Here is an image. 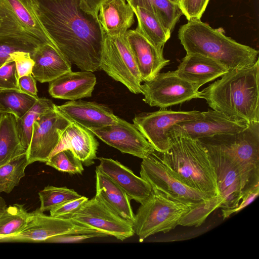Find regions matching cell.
Here are the masks:
<instances>
[{
  "instance_id": "48",
  "label": "cell",
  "mask_w": 259,
  "mask_h": 259,
  "mask_svg": "<svg viewBox=\"0 0 259 259\" xmlns=\"http://www.w3.org/2000/svg\"><path fill=\"white\" fill-rule=\"evenodd\" d=\"M3 239V237H2V236H0V242H2V241Z\"/></svg>"
},
{
  "instance_id": "24",
  "label": "cell",
  "mask_w": 259,
  "mask_h": 259,
  "mask_svg": "<svg viewBox=\"0 0 259 259\" xmlns=\"http://www.w3.org/2000/svg\"><path fill=\"white\" fill-rule=\"evenodd\" d=\"M98 15L105 34L109 36L124 35L134 22V12L125 0H104Z\"/></svg>"
},
{
  "instance_id": "43",
  "label": "cell",
  "mask_w": 259,
  "mask_h": 259,
  "mask_svg": "<svg viewBox=\"0 0 259 259\" xmlns=\"http://www.w3.org/2000/svg\"><path fill=\"white\" fill-rule=\"evenodd\" d=\"M18 85L21 92L33 97L38 98L35 80L32 74L19 78Z\"/></svg>"
},
{
  "instance_id": "23",
  "label": "cell",
  "mask_w": 259,
  "mask_h": 259,
  "mask_svg": "<svg viewBox=\"0 0 259 259\" xmlns=\"http://www.w3.org/2000/svg\"><path fill=\"white\" fill-rule=\"evenodd\" d=\"M30 56L34 62L31 74L41 83L49 82L71 71V64L53 45H40Z\"/></svg>"
},
{
  "instance_id": "41",
  "label": "cell",
  "mask_w": 259,
  "mask_h": 259,
  "mask_svg": "<svg viewBox=\"0 0 259 259\" xmlns=\"http://www.w3.org/2000/svg\"><path fill=\"white\" fill-rule=\"evenodd\" d=\"M259 184L255 186L242 197L238 205L232 208H221L223 219L229 218L233 213H236L250 204L258 196Z\"/></svg>"
},
{
  "instance_id": "6",
  "label": "cell",
  "mask_w": 259,
  "mask_h": 259,
  "mask_svg": "<svg viewBox=\"0 0 259 259\" xmlns=\"http://www.w3.org/2000/svg\"><path fill=\"white\" fill-rule=\"evenodd\" d=\"M192 208L153 190L135 215L134 233L139 241L143 242L156 233L168 232L179 225L181 220Z\"/></svg>"
},
{
  "instance_id": "1",
  "label": "cell",
  "mask_w": 259,
  "mask_h": 259,
  "mask_svg": "<svg viewBox=\"0 0 259 259\" xmlns=\"http://www.w3.org/2000/svg\"><path fill=\"white\" fill-rule=\"evenodd\" d=\"M81 0H35L44 28L58 50L81 71L100 69L105 33L98 15L81 7Z\"/></svg>"
},
{
  "instance_id": "26",
  "label": "cell",
  "mask_w": 259,
  "mask_h": 259,
  "mask_svg": "<svg viewBox=\"0 0 259 259\" xmlns=\"http://www.w3.org/2000/svg\"><path fill=\"white\" fill-rule=\"evenodd\" d=\"M26 153L17 127L16 117L12 113L0 114V166Z\"/></svg>"
},
{
  "instance_id": "36",
  "label": "cell",
  "mask_w": 259,
  "mask_h": 259,
  "mask_svg": "<svg viewBox=\"0 0 259 259\" xmlns=\"http://www.w3.org/2000/svg\"><path fill=\"white\" fill-rule=\"evenodd\" d=\"M25 40L11 36H0V67L16 52H25L31 55L38 47Z\"/></svg>"
},
{
  "instance_id": "9",
  "label": "cell",
  "mask_w": 259,
  "mask_h": 259,
  "mask_svg": "<svg viewBox=\"0 0 259 259\" xmlns=\"http://www.w3.org/2000/svg\"><path fill=\"white\" fill-rule=\"evenodd\" d=\"M100 69L131 92L142 93L140 73L125 34L117 36L106 34Z\"/></svg>"
},
{
  "instance_id": "34",
  "label": "cell",
  "mask_w": 259,
  "mask_h": 259,
  "mask_svg": "<svg viewBox=\"0 0 259 259\" xmlns=\"http://www.w3.org/2000/svg\"><path fill=\"white\" fill-rule=\"evenodd\" d=\"M223 201L220 195L215 196L204 201L191 208L181 220L179 225L196 227L200 226L213 210L221 207Z\"/></svg>"
},
{
  "instance_id": "28",
  "label": "cell",
  "mask_w": 259,
  "mask_h": 259,
  "mask_svg": "<svg viewBox=\"0 0 259 259\" xmlns=\"http://www.w3.org/2000/svg\"><path fill=\"white\" fill-rule=\"evenodd\" d=\"M132 7H140L153 13L170 33L183 15L180 6L169 0H126Z\"/></svg>"
},
{
  "instance_id": "18",
  "label": "cell",
  "mask_w": 259,
  "mask_h": 259,
  "mask_svg": "<svg viewBox=\"0 0 259 259\" xmlns=\"http://www.w3.org/2000/svg\"><path fill=\"white\" fill-rule=\"evenodd\" d=\"M125 35L142 81L152 79L169 63L170 60L163 56V50L155 47L136 29L128 30Z\"/></svg>"
},
{
  "instance_id": "10",
  "label": "cell",
  "mask_w": 259,
  "mask_h": 259,
  "mask_svg": "<svg viewBox=\"0 0 259 259\" xmlns=\"http://www.w3.org/2000/svg\"><path fill=\"white\" fill-rule=\"evenodd\" d=\"M200 88L176 75L173 71L159 73L141 84L143 101L160 108L182 104L193 99H202Z\"/></svg>"
},
{
  "instance_id": "32",
  "label": "cell",
  "mask_w": 259,
  "mask_h": 259,
  "mask_svg": "<svg viewBox=\"0 0 259 259\" xmlns=\"http://www.w3.org/2000/svg\"><path fill=\"white\" fill-rule=\"evenodd\" d=\"M38 99L21 91L0 90V102L17 118L23 117L36 103Z\"/></svg>"
},
{
  "instance_id": "12",
  "label": "cell",
  "mask_w": 259,
  "mask_h": 259,
  "mask_svg": "<svg viewBox=\"0 0 259 259\" xmlns=\"http://www.w3.org/2000/svg\"><path fill=\"white\" fill-rule=\"evenodd\" d=\"M62 218L121 241L135 234L132 223L121 218L96 196L76 212Z\"/></svg>"
},
{
  "instance_id": "49",
  "label": "cell",
  "mask_w": 259,
  "mask_h": 259,
  "mask_svg": "<svg viewBox=\"0 0 259 259\" xmlns=\"http://www.w3.org/2000/svg\"><path fill=\"white\" fill-rule=\"evenodd\" d=\"M181 1H182V0H181Z\"/></svg>"
},
{
  "instance_id": "35",
  "label": "cell",
  "mask_w": 259,
  "mask_h": 259,
  "mask_svg": "<svg viewBox=\"0 0 259 259\" xmlns=\"http://www.w3.org/2000/svg\"><path fill=\"white\" fill-rule=\"evenodd\" d=\"M45 163L59 171L69 174H81L84 170L82 162L69 149L55 153Z\"/></svg>"
},
{
  "instance_id": "11",
  "label": "cell",
  "mask_w": 259,
  "mask_h": 259,
  "mask_svg": "<svg viewBox=\"0 0 259 259\" xmlns=\"http://www.w3.org/2000/svg\"><path fill=\"white\" fill-rule=\"evenodd\" d=\"M199 111H174L160 108L152 112H142L135 115L133 124L159 153L166 151L170 147L168 133L176 124L191 121L201 116Z\"/></svg>"
},
{
  "instance_id": "40",
  "label": "cell",
  "mask_w": 259,
  "mask_h": 259,
  "mask_svg": "<svg viewBox=\"0 0 259 259\" xmlns=\"http://www.w3.org/2000/svg\"><path fill=\"white\" fill-rule=\"evenodd\" d=\"M89 200L88 198L80 197L66 202L50 211V215L64 217L76 212Z\"/></svg>"
},
{
  "instance_id": "46",
  "label": "cell",
  "mask_w": 259,
  "mask_h": 259,
  "mask_svg": "<svg viewBox=\"0 0 259 259\" xmlns=\"http://www.w3.org/2000/svg\"><path fill=\"white\" fill-rule=\"evenodd\" d=\"M9 113V112L8 111V110L7 109H6L3 106V105L0 102V114H1V113Z\"/></svg>"
},
{
  "instance_id": "5",
  "label": "cell",
  "mask_w": 259,
  "mask_h": 259,
  "mask_svg": "<svg viewBox=\"0 0 259 259\" xmlns=\"http://www.w3.org/2000/svg\"><path fill=\"white\" fill-rule=\"evenodd\" d=\"M198 140L213 164L219 194L223 200L221 208L235 207L246 193L259 184V180L248 172L215 136Z\"/></svg>"
},
{
  "instance_id": "38",
  "label": "cell",
  "mask_w": 259,
  "mask_h": 259,
  "mask_svg": "<svg viewBox=\"0 0 259 259\" xmlns=\"http://www.w3.org/2000/svg\"><path fill=\"white\" fill-rule=\"evenodd\" d=\"M209 0H182L180 8L188 21L200 19Z\"/></svg>"
},
{
  "instance_id": "17",
  "label": "cell",
  "mask_w": 259,
  "mask_h": 259,
  "mask_svg": "<svg viewBox=\"0 0 259 259\" xmlns=\"http://www.w3.org/2000/svg\"><path fill=\"white\" fill-rule=\"evenodd\" d=\"M55 109L71 122L89 130L111 124L118 118L104 105L80 99L56 105Z\"/></svg>"
},
{
  "instance_id": "39",
  "label": "cell",
  "mask_w": 259,
  "mask_h": 259,
  "mask_svg": "<svg viewBox=\"0 0 259 259\" xmlns=\"http://www.w3.org/2000/svg\"><path fill=\"white\" fill-rule=\"evenodd\" d=\"M15 62L18 77L32 73L34 62L30 54L25 52H16L10 55Z\"/></svg>"
},
{
  "instance_id": "15",
  "label": "cell",
  "mask_w": 259,
  "mask_h": 259,
  "mask_svg": "<svg viewBox=\"0 0 259 259\" xmlns=\"http://www.w3.org/2000/svg\"><path fill=\"white\" fill-rule=\"evenodd\" d=\"M90 131L104 143L122 153L142 159L155 151L134 124L119 117L111 124Z\"/></svg>"
},
{
  "instance_id": "4",
  "label": "cell",
  "mask_w": 259,
  "mask_h": 259,
  "mask_svg": "<svg viewBox=\"0 0 259 259\" xmlns=\"http://www.w3.org/2000/svg\"><path fill=\"white\" fill-rule=\"evenodd\" d=\"M168 135L169 149L158 153L174 176L188 187L211 197L220 195L213 164L200 141L170 133Z\"/></svg>"
},
{
  "instance_id": "27",
  "label": "cell",
  "mask_w": 259,
  "mask_h": 259,
  "mask_svg": "<svg viewBox=\"0 0 259 259\" xmlns=\"http://www.w3.org/2000/svg\"><path fill=\"white\" fill-rule=\"evenodd\" d=\"M132 7V6H131ZM138 20L136 30L155 47L163 50L171 33L151 12L140 7H132Z\"/></svg>"
},
{
  "instance_id": "14",
  "label": "cell",
  "mask_w": 259,
  "mask_h": 259,
  "mask_svg": "<svg viewBox=\"0 0 259 259\" xmlns=\"http://www.w3.org/2000/svg\"><path fill=\"white\" fill-rule=\"evenodd\" d=\"M71 122L56 109L36 119L26 151L28 164L46 162L57 146L61 133Z\"/></svg>"
},
{
  "instance_id": "21",
  "label": "cell",
  "mask_w": 259,
  "mask_h": 259,
  "mask_svg": "<svg viewBox=\"0 0 259 259\" xmlns=\"http://www.w3.org/2000/svg\"><path fill=\"white\" fill-rule=\"evenodd\" d=\"M228 71L218 61L198 54L188 53L174 73L183 79L200 87Z\"/></svg>"
},
{
  "instance_id": "25",
  "label": "cell",
  "mask_w": 259,
  "mask_h": 259,
  "mask_svg": "<svg viewBox=\"0 0 259 259\" xmlns=\"http://www.w3.org/2000/svg\"><path fill=\"white\" fill-rule=\"evenodd\" d=\"M96 196L123 219L133 224L135 214L131 199L112 179L98 168L96 170Z\"/></svg>"
},
{
  "instance_id": "33",
  "label": "cell",
  "mask_w": 259,
  "mask_h": 259,
  "mask_svg": "<svg viewBox=\"0 0 259 259\" xmlns=\"http://www.w3.org/2000/svg\"><path fill=\"white\" fill-rule=\"evenodd\" d=\"M38 196L40 202L39 209L42 212L50 211L66 202L81 196L73 189L53 186L45 187L39 191Z\"/></svg>"
},
{
  "instance_id": "37",
  "label": "cell",
  "mask_w": 259,
  "mask_h": 259,
  "mask_svg": "<svg viewBox=\"0 0 259 259\" xmlns=\"http://www.w3.org/2000/svg\"><path fill=\"white\" fill-rule=\"evenodd\" d=\"M18 79L15 63L10 57L0 67V90L20 91Z\"/></svg>"
},
{
  "instance_id": "16",
  "label": "cell",
  "mask_w": 259,
  "mask_h": 259,
  "mask_svg": "<svg viewBox=\"0 0 259 259\" xmlns=\"http://www.w3.org/2000/svg\"><path fill=\"white\" fill-rule=\"evenodd\" d=\"M201 114L195 120L175 125L169 133L198 140L216 135L236 133L246 128L249 123L232 119L212 109L201 112Z\"/></svg>"
},
{
  "instance_id": "22",
  "label": "cell",
  "mask_w": 259,
  "mask_h": 259,
  "mask_svg": "<svg viewBox=\"0 0 259 259\" xmlns=\"http://www.w3.org/2000/svg\"><path fill=\"white\" fill-rule=\"evenodd\" d=\"M96 83L92 72L71 71L49 82V93L55 98L76 100L91 97Z\"/></svg>"
},
{
  "instance_id": "29",
  "label": "cell",
  "mask_w": 259,
  "mask_h": 259,
  "mask_svg": "<svg viewBox=\"0 0 259 259\" xmlns=\"http://www.w3.org/2000/svg\"><path fill=\"white\" fill-rule=\"evenodd\" d=\"M55 107L56 105L51 100L38 98L36 103L23 117L17 118L21 142L26 151L30 143L34 121L43 114L55 110Z\"/></svg>"
},
{
  "instance_id": "31",
  "label": "cell",
  "mask_w": 259,
  "mask_h": 259,
  "mask_svg": "<svg viewBox=\"0 0 259 259\" xmlns=\"http://www.w3.org/2000/svg\"><path fill=\"white\" fill-rule=\"evenodd\" d=\"M28 165L25 153L0 166V193H9L18 186Z\"/></svg>"
},
{
  "instance_id": "19",
  "label": "cell",
  "mask_w": 259,
  "mask_h": 259,
  "mask_svg": "<svg viewBox=\"0 0 259 259\" xmlns=\"http://www.w3.org/2000/svg\"><path fill=\"white\" fill-rule=\"evenodd\" d=\"M97 167L117 183L131 199L142 203L151 195L150 185L141 177H138L128 167L117 160L100 157Z\"/></svg>"
},
{
  "instance_id": "13",
  "label": "cell",
  "mask_w": 259,
  "mask_h": 259,
  "mask_svg": "<svg viewBox=\"0 0 259 259\" xmlns=\"http://www.w3.org/2000/svg\"><path fill=\"white\" fill-rule=\"evenodd\" d=\"M72 233H94L108 236L96 230L77 224L70 219L47 215L39 208L30 212L26 225L18 233L4 239L8 241H46L57 235Z\"/></svg>"
},
{
  "instance_id": "7",
  "label": "cell",
  "mask_w": 259,
  "mask_h": 259,
  "mask_svg": "<svg viewBox=\"0 0 259 259\" xmlns=\"http://www.w3.org/2000/svg\"><path fill=\"white\" fill-rule=\"evenodd\" d=\"M34 5L35 0H0V36L19 38L37 46L56 47L40 22Z\"/></svg>"
},
{
  "instance_id": "8",
  "label": "cell",
  "mask_w": 259,
  "mask_h": 259,
  "mask_svg": "<svg viewBox=\"0 0 259 259\" xmlns=\"http://www.w3.org/2000/svg\"><path fill=\"white\" fill-rule=\"evenodd\" d=\"M140 176L153 190L192 208L212 197L180 181L163 163L156 151L143 159Z\"/></svg>"
},
{
  "instance_id": "44",
  "label": "cell",
  "mask_w": 259,
  "mask_h": 259,
  "mask_svg": "<svg viewBox=\"0 0 259 259\" xmlns=\"http://www.w3.org/2000/svg\"><path fill=\"white\" fill-rule=\"evenodd\" d=\"M104 0H81V7L83 10L96 15H98L99 8Z\"/></svg>"
},
{
  "instance_id": "20",
  "label": "cell",
  "mask_w": 259,
  "mask_h": 259,
  "mask_svg": "<svg viewBox=\"0 0 259 259\" xmlns=\"http://www.w3.org/2000/svg\"><path fill=\"white\" fill-rule=\"evenodd\" d=\"M98 146L92 132L71 122L61 133L59 143L50 157L59 151L69 149L84 165L90 166L97 158Z\"/></svg>"
},
{
  "instance_id": "45",
  "label": "cell",
  "mask_w": 259,
  "mask_h": 259,
  "mask_svg": "<svg viewBox=\"0 0 259 259\" xmlns=\"http://www.w3.org/2000/svg\"><path fill=\"white\" fill-rule=\"evenodd\" d=\"M7 207L5 200L0 196V216Z\"/></svg>"
},
{
  "instance_id": "42",
  "label": "cell",
  "mask_w": 259,
  "mask_h": 259,
  "mask_svg": "<svg viewBox=\"0 0 259 259\" xmlns=\"http://www.w3.org/2000/svg\"><path fill=\"white\" fill-rule=\"evenodd\" d=\"M104 237L102 235L94 233H72L65 234L52 237L45 242L70 243L76 242L94 237Z\"/></svg>"
},
{
  "instance_id": "47",
  "label": "cell",
  "mask_w": 259,
  "mask_h": 259,
  "mask_svg": "<svg viewBox=\"0 0 259 259\" xmlns=\"http://www.w3.org/2000/svg\"><path fill=\"white\" fill-rule=\"evenodd\" d=\"M169 1H170L171 2H172L174 3L179 5L180 7L181 2V0H169Z\"/></svg>"
},
{
  "instance_id": "2",
  "label": "cell",
  "mask_w": 259,
  "mask_h": 259,
  "mask_svg": "<svg viewBox=\"0 0 259 259\" xmlns=\"http://www.w3.org/2000/svg\"><path fill=\"white\" fill-rule=\"evenodd\" d=\"M259 60L251 66L229 71L202 91L213 110L237 120L259 122Z\"/></svg>"
},
{
  "instance_id": "30",
  "label": "cell",
  "mask_w": 259,
  "mask_h": 259,
  "mask_svg": "<svg viewBox=\"0 0 259 259\" xmlns=\"http://www.w3.org/2000/svg\"><path fill=\"white\" fill-rule=\"evenodd\" d=\"M30 212L23 204H15L7 207L0 216V236L6 238L20 232L26 224Z\"/></svg>"
},
{
  "instance_id": "3",
  "label": "cell",
  "mask_w": 259,
  "mask_h": 259,
  "mask_svg": "<svg viewBox=\"0 0 259 259\" xmlns=\"http://www.w3.org/2000/svg\"><path fill=\"white\" fill-rule=\"evenodd\" d=\"M178 38L187 54H198L209 57L228 71L253 65L259 52L227 36L222 28H213L200 19H192L182 25Z\"/></svg>"
}]
</instances>
